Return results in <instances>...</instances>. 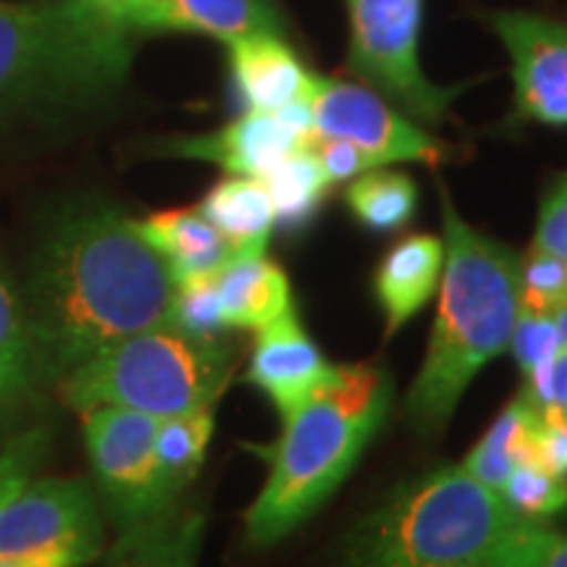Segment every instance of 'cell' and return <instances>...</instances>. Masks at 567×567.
Segmentation results:
<instances>
[{"mask_svg": "<svg viewBox=\"0 0 567 567\" xmlns=\"http://www.w3.org/2000/svg\"><path fill=\"white\" fill-rule=\"evenodd\" d=\"M176 284L134 218L76 200L48 218L27 281L34 381L63 375L118 339L168 323Z\"/></svg>", "mask_w": 567, "mask_h": 567, "instance_id": "1", "label": "cell"}, {"mask_svg": "<svg viewBox=\"0 0 567 567\" xmlns=\"http://www.w3.org/2000/svg\"><path fill=\"white\" fill-rule=\"evenodd\" d=\"M444 271L429 350L405 396L402 415L421 436L450 423L481 368L507 352L520 313V255L460 216L439 187Z\"/></svg>", "mask_w": 567, "mask_h": 567, "instance_id": "2", "label": "cell"}, {"mask_svg": "<svg viewBox=\"0 0 567 567\" xmlns=\"http://www.w3.org/2000/svg\"><path fill=\"white\" fill-rule=\"evenodd\" d=\"M392 396V375L381 365H334L300 408L281 417L276 444L255 450L271 471L245 515L250 547H274L321 509L381 431Z\"/></svg>", "mask_w": 567, "mask_h": 567, "instance_id": "3", "label": "cell"}, {"mask_svg": "<svg viewBox=\"0 0 567 567\" xmlns=\"http://www.w3.org/2000/svg\"><path fill=\"white\" fill-rule=\"evenodd\" d=\"M134 40L116 0L0 3V122L111 97L130 76Z\"/></svg>", "mask_w": 567, "mask_h": 567, "instance_id": "4", "label": "cell"}, {"mask_svg": "<svg viewBox=\"0 0 567 567\" xmlns=\"http://www.w3.org/2000/svg\"><path fill=\"white\" fill-rule=\"evenodd\" d=\"M526 517L457 465L423 473L354 523L342 567H507Z\"/></svg>", "mask_w": 567, "mask_h": 567, "instance_id": "5", "label": "cell"}, {"mask_svg": "<svg viewBox=\"0 0 567 567\" xmlns=\"http://www.w3.org/2000/svg\"><path fill=\"white\" fill-rule=\"evenodd\" d=\"M237 350L224 339L155 326L103 347L59 381L71 410L113 405L163 417L213 410L231 384Z\"/></svg>", "mask_w": 567, "mask_h": 567, "instance_id": "6", "label": "cell"}, {"mask_svg": "<svg viewBox=\"0 0 567 567\" xmlns=\"http://www.w3.org/2000/svg\"><path fill=\"white\" fill-rule=\"evenodd\" d=\"M350 19L344 69L405 116L439 126L463 92L425 76L421 63L423 0H344Z\"/></svg>", "mask_w": 567, "mask_h": 567, "instance_id": "7", "label": "cell"}, {"mask_svg": "<svg viewBox=\"0 0 567 567\" xmlns=\"http://www.w3.org/2000/svg\"><path fill=\"white\" fill-rule=\"evenodd\" d=\"M82 423L97 496L116 528V542L145 534L179 509L163 488L155 460L158 417L101 405L84 410Z\"/></svg>", "mask_w": 567, "mask_h": 567, "instance_id": "8", "label": "cell"}, {"mask_svg": "<svg viewBox=\"0 0 567 567\" xmlns=\"http://www.w3.org/2000/svg\"><path fill=\"white\" fill-rule=\"evenodd\" d=\"M101 551L103 517L84 478H30L0 502V557H51L84 567Z\"/></svg>", "mask_w": 567, "mask_h": 567, "instance_id": "9", "label": "cell"}, {"mask_svg": "<svg viewBox=\"0 0 567 567\" xmlns=\"http://www.w3.org/2000/svg\"><path fill=\"white\" fill-rule=\"evenodd\" d=\"M308 105L313 116V137L352 142L360 151L371 153L381 166L421 163L439 168L452 158V145L413 122L363 82L313 74Z\"/></svg>", "mask_w": 567, "mask_h": 567, "instance_id": "10", "label": "cell"}, {"mask_svg": "<svg viewBox=\"0 0 567 567\" xmlns=\"http://www.w3.org/2000/svg\"><path fill=\"white\" fill-rule=\"evenodd\" d=\"M486 24L509 55L515 122L567 126V21L502 9Z\"/></svg>", "mask_w": 567, "mask_h": 567, "instance_id": "11", "label": "cell"}, {"mask_svg": "<svg viewBox=\"0 0 567 567\" xmlns=\"http://www.w3.org/2000/svg\"><path fill=\"white\" fill-rule=\"evenodd\" d=\"M310 137H313V116L308 101H302L274 113L245 111L243 116L210 134L166 140L158 153L213 163L231 176L264 179L284 158L305 151Z\"/></svg>", "mask_w": 567, "mask_h": 567, "instance_id": "12", "label": "cell"}, {"mask_svg": "<svg viewBox=\"0 0 567 567\" xmlns=\"http://www.w3.org/2000/svg\"><path fill=\"white\" fill-rule=\"evenodd\" d=\"M118 9L137 38L189 32L229 45L252 34H287L281 0H134Z\"/></svg>", "mask_w": 567, "mask_h": 567, "instance_id": "13", "label": "cell"}, {"mask_svg": "<svg viewBox=\"0 0 567 567\" xmlns=\"http://www.w3.org/2000/svg\"><path fill=\"white\" fill-rule=\"evenodd\" d=\"M331 371L334 365L305 331L297 310L289 308L258 331L245 379L247 384L258 386L284 417L300 408Z\"/></svg>", "mask_w": 567, "mask_h": 567, "instance_id": "14", "label": "cell"}, {"mask_svg": "<svg viewBox=\"0 0 567 567\" xmlns=\"http://www.w3.org/2000/svg\"><path fill=\"white\" fill-rule=\"evenodd\" d=\"M226 51L234 92L245 111L274 113L308 101L313 71L305 66L287 34H252L229 42Z\"/></svg>", "mask_w": 567, "mask_h": 567, "instance_id": "15", "label": "cell"}, {"mask_svg": "<svg viewBox=\"0 0 567 567\" xmlns=\"http://www.w3.org/2000/svg\"><path fill=\"white\" fill-rule=\"evenodd\" d=\"M442 271L444 239L434 234H410L381 258L373 274V295L384 313V342L434 300Z\"/></svg>", "mask_w": 567, "mask_h": 567, "instance_id": "16", "label": "cell"}, {"mask_svg": "<svg viewBox=\"0 0 567 567\" xmlns=\"http://www.w3.org/2000/svg\"><path fill=\"white\" fill-rule=\"evenodd\" d=\"M134 224L166 260L174 284L216 276L237 255L229 239L197 208L151 213Z\"/></svg>", "mask_w": 567, "mask_h": 567, "instance_id": "17", "label": "cell"}, {"mask_svg": "<svg viewBox=\"0 0 567 567\" xmlns=\"http://www.w3.org/2000/svg\"><path fill=\"white\" fill-rule=\"evenodd\" d=\"M213 284L229 329L260 331L295 308L287 274L266 252H237Z\"/></svg>", "mask_w": 567, "mask_h": 567, "instance_id": "18", "label": "cell"}, {"mask_svg": "<svg viewBox=\"0 0 567 567\" xmlns=\"http://www.w3.org/2000/svg\"><path fill=\"white\" fill-rule=\"evenodd\" d=\"M208 221L224 234L237 252H266L276 229L274 203L264 179L226 176L213 184L197 205Z\"/></svg>", "mask_w": 567, "mask_h": 567, "instance_id": "19", "label": "cell"}, {"mask_svg": "<svg viewBox=\"0 0 567 567\" xmlns=\"http://www.w3.org/2000/svg\"><path fill=\"white\" fill-rule=\"evenodd\" d=\"M542 423L538 410L523 394H517L509 405L496 415L481 442L460 465L481 484L499 492L505 486L515 465L534 463V439Z\"/></svg>", "mask_w": 567, "mask_h": 567, "instance_id": "20", "label": "cell"}, {"mask_svg": "<svg viewBox=\"0 0 567 567\" xmlns=\"http://www.w3.org/2000/svg\"><path fill=\"white\" fill-rule=\"evenodd\" d=\"M34 386L38 381L27 305L9 274L0 268V423L19 413Z\"/></svg>", "mask_w": 567, "mask_h": 567, "instance_id": "21", "label": "cell"}, {"mask_svg": "<svg viewBox=\"0 0 567 567\" xmlns=\"http://www.w3.org/2000/svg\"><path fill=\"white\" fill-rule=\"evenodd\" d=\"M344 205L363 229L373 234L402 231L415 218L417 184L392 166L373 168L347 182Z\"/></svg>", "mask_w": 567, "mask_h": 567, "instance_id": "22", "label": "cell"}, {"mask_svg": "<svg viewBox=\"0 0 567 567\" xmlns=\"http://www.w3.org/2000/svg\"><path fill=\"white\" fill-rule=\"evenodd\" d=\"M264 184L271 195L276 226L284 234H300L308 229L321 213L329 189L334 187L310 147L284 158L264 176Z\"/></svg>", "mask_w": 567, "mask_h": 567, "instance_id": "23", "label": "cell"}, {"mask_svg": "<svg viewBox=\"0 0 567 567\" xmlns=\"http://www.w3.org/2000/svg\"><path fill=\"white\" fill-rule=\"evenodd\" d=\"M216 431L213 410H197L189 415L163 417L155 431V460L163 488L179 502L184 488L193 484L205 463V452Z\"/></svg>", "mask_w": 567, "mask_h": 567, "instance_id": "24", "label": "cell"}, {"mask_svg": "<svg viewBox=\"0 0 567 567\" xmlns=\"http://www.w3.org/2000/svg\"><path fill=\"white\" fill-rule=\"evenodd\" d=\"M205 517L200 513H176L145 534L116 542L111 557L126 567H197Z\"/></svg>", "mask_w": 567, "mask_h": 567, "instance_id": "25", "label": "cell"}, {"mask_svg": "<svg viewBox=\"0 0 567 567\" xmlns=\"http://www.w3.org/2000/svg\"><path fill=\"white\" fill-rule=\"evenodd\" d=\"M499 496L515 515L547 523L567 509V478L538 463H520L513 467Z\"/></svg>", "mask_w": 567, "mask_h": 567, "instance_id": "26", "label": "cell"}, {"mask_svg": "<svg viewBox=\"0 0 567 567\" xmlns=\"http://www.w3.org/2000/svg\"><path fill=\"white\" fill-rule=\"evenodd\" d=\"M168 323L176 326L184 334L200 339H224L229 326L224 321V310L221 302H218L213 276L176 284Z\"/></svg>", "mask_w": 567, "mask_h": 567, "instance_id": "27", "label": "cell"}, {"mask_svg": "<svg viewBox=\"0 0 567 567\" xmlns=\"http://www.w3.org/2000/svg\"><path fill=\"white\" fill-rule=\"evenodd\" d=\"M567 300V264L555 255L534 250L520 258V310L551 313Z\"/></svg>", "mask_w": 567, "mask_h": 567, "instance_id": "28", "label": "cell"}, {"mask_svg": "<svg viewBox=\"0 0 567 567\" xmlns=\"http://www.w3.org/2000/svg\"><path fill=\"white\" fill-rule=\"evenodd\" d=\"M509 352H513L515 363L520 365L523 375L534 368L555 360L559 350L557 326L551 313H536V310H520L517 313L513 337H509Z\"/></svg>", "mask_w": 567, "mask_h": 567, "instance_id": "29", "label": "cell"}, {"mask_svg": "<svg viewBox=\"0 0 567 567\" xmlns=\"http://www.w3.org/2000/svg\"><path fill=\"white\" fill-rule=\"evenodd\" d=\"M530 247L555 255L567 264V174L551 179L542 203H538L536 231Z\"/></svg>", "mask_w": 567, "mask_h": 567, "instance_id": "30", "label": "cell"}, {"mask_svg": "<svg viewBox=\"0 0 567 567\" xmlns=\"http://www.w3.org/2000/svg\"><path fill=\"white\" fill-rule=\"evenodd\" d=\"M48 450L45 431H27L0 452V502L17 494L32 478L34 467L42 463Z\"/></svg>", "mask_w": 567, "mask_h": 567, "instance_id": "31", "label": "cell"}, {"mask_svg": "<svg viewBox=\"0 0 567 567\" xmlns=\"http://www.w3.org/2000/svg\"><path fill=\"white\" fill-rule=\"evenodd\" d=\"M520 394L538 410V415H567V350L528 371Z\"/></svg>", "mask_w": 567, "mask_h": 567, "instance_id": "32", "label": "cell"}, {"mask_svg": "<svg viewBox=\"0 0 567 567\" xmlns=\"http://www.w3.org/2000/svg\"><path fill=\"white\" fill-rule=\"evenodd\" d=\"M308 147L321 163V168L329 176L331 184L352 182L354 176L381 168V163L373 158L371 153L360 151L358 145L344 140H331V137H310Z\"/></svg>", "mask_w": 567, "mask_h": 567, "instance_id": "33", "label": "cell"}, {"mask_svg": "<svg viewBox=\"0 0 567 567\" xmlns=\"http://www.w3.org/2000/svg\"><path fill=\"white\" fill-rule=\"evenodd\" d=\"M534 463L567 478V415H542L534 439Z\"/></svg>", "mask_w": 567, "mask_h": 567, "instance_id": "34", "label": "cell"}, {"mask_svg": "<svg viewBox=\"0 0 567 567\" xmlns=\"http://www.w3.org/2000/svg\"><path fill=\"white\" fill-rule=\"evenodd\" d=\"M538 567H567V536L551 530L547 547L542 551Z\"/></svg>", "mask_w": 567, "mask_h": 567, "instance_id": "35", "label": "cell"}, {"mask_svg": "<svg viewBox=\"0 0 567 567\" xmlns=\"http://www.w3.org/2000/svg\"><path fill=\"white\" fill-rule=\"evenodd\" d=\"M0 567H66L51 557H0Z\"/></svg>", "mask_w": 567, "mask_h": 567, "instance_id": "36", "label": "cell"}, {"mask_svg": "<svg viewBox=\"0 0 567 567\" xmlns=\"http://www.w3.org/2000/svg\"><path fill=\"white\" fill-rule=\"evenodd\" d=\"M111 567H126V563H122V559H113V557H111Z\"/></svg>", "mask_w": 567, "mask_h": 567, "instance_id": "37", "label": "cell"}, {"mask_svg": "<svg viewBox=\"0 0 567 567\" xmlns=\"http://www.w3.org/2000/svg\"><path fill=\"white\" fill-rule=\"evenodd\" d=\"M116 3H118V6H124V3H134V0H116Z\"/></svg>", "mask_w": 567, "mask_h": 567, "instance_id": "38", "label": "cell"}]
</instances>
